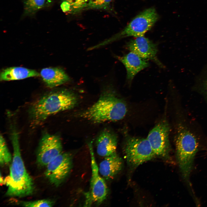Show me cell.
<instances>
[{
	"mask_svg": "<svg viewBox=\"0 0 207 207\" xmlns=\"http://www.w3.org/2000/svg\"><path fill=\"white\" fill-rule=\"evenodd\" d=\"M79 99L72 91L62 89L49 93L35 101L29 110L32 125H39L48 117L57 113L71 109L77 106Z\"/></svg>",
	"mask_w": 207,
	"mask_h": 207,
	"instance_id": "obj_1",
	"label": "cell"
},
{
	"mask_svg": "<svg viewBox=\"0 0 207 207\" xmlns=\"http://www.w3.org/2000/svg\"><path fill=\"white\" fill-rule=\"evenodd\" d=\"M53 0H47V6L50 5Z\"/></svg>",
	"mask_w": 207,
	"mask_h": 207,
	"instance_id": "obj_22",
	"label": "cell"
},
{
	"mask_svg": "<svg viewBox=\"0 0 207 207\" xmlns=\"http://www.w3.org/2000/svg\"><path fill=\"white\" fill-rule=\"evenodd\" d=\"M169 127L165 121L157 124L150 132L147 138L156 156L167 158L170 144L169 139Z\"/></svg>",
	"mask_w": 207,
	"mask_h": 207,
	"instance_id": "obj_9",
	"label": "cell"
},
{
	"mask_svg": "<svg viewBox=\"0 0 207 207\" xmlns=\"http://www.w3.org/2000/svg\"><path fill=\"white\" fill-rule=\"evenodd\" d=\"M40 74L47 86L50 88L62 85L70 80L65 72L58 68H43L41 70Z\"/></svg>",
	"mask_w": 207,
	"mask_h": 207,
	"instance_id": "obj_15",
	"label": "cell"
},
{
	"mask_svg": "<svg viewBox=\"0 0 207 207\" xmlns=\"http://www.w3.org/2000/svg\"><path fill=\"white\" fill-rule=\"evenodd\" d=\"M13 154L10 167L9 175L4 179V184L8 188L6 195L22 197L33 193L34 187L33 180L25 168L21 154L18 135L14 131L12 136Z\"/></svg>",
	"mask_w": 207,
	"mask_h": 207,
	"instance_id": "obj_2",
	"label": "cell"
},
{
	"mask_svg": "<svg viewBox=\"0 0 207 207\" xmlns=\"http://www.w3.org/2000/svg\"><path fill=\"white\" fill-rule=\"evenodd\" d=\"M112 0H88L86 9H108Z\"/></svg>",
	"mask_w": 207,
	"mask_h": 207,
	"instance_id": "obj_21",
	"label": "cell"
},
{
	"mask_svg": "<svg viewBox=\"0 0 207 207\" xmlns=\"http://www.w3.org/2000/svg\"></svg>",
	"mask_w": 207,
	"mask_h": 207,
	"instance_id": "obj_23",
	"label": "cell"
},
{
	"mask_svg": "<svg viewBox=\"0 0 207 207\" xmlns=\"http://www.w3.org/2000/svg\"><path fill=\"white\" fill-rule=\"evenodd\" d=\"M39 74L35 70L22 67H13L3 70L0 75L1 81H9L38 76Z\"/></svg>",
	"mask_w": 207,
	"mask_h": 207,
	"instance_id": "obj_16",
	"label": "cell"
},
{
	"mask_svg": "<svg viewBox=\"0 0 207 207\" xmlns=\"http://www.w3.org/2000/svg\"><path fill=\"white\" fill-rule=\"evenodd\" d=\"M72 156L69 152H62L46 166L45 175L50 183L60 186L70 172L72 166Z\"/></svg>",
	"mask_w": 207,
	"mask_h": 207,
	"instance_id": "obj_7",
	"label": "cell"
},
{
	"mask_svg": "<svg viewBox=\"0 0 207 207\" xmlns=\"http://www.w3.org/2000/svg\"><path fill=\"white\" fill-rule=\"evenodd\" d=\"M116 57L126 68V79L129 83H131L138 72L149 66L148 60L132 51L122 56Z\"/></svg>",
	"mask_w": 207,
	"mask_h": 207,
	"instance_id": "obj_12",
	"label": "cell"
},
{
	"mask_svg": "<svg viewBox=\"0 0 207 207\" xmlns=\"http://www.w3.org/2000/svg\"><path fill=\"white\" fill-rule=\"evenodd\" d=\"M62 152V144L60 137L45 133L40 141L37 150V163L41 166H46Z\"/></svg>",
	"mask_w": 207,
	"mask_h": 207,
	"instance_id": "obj_8",
	"label": "cell"
},
{
	"mask_svg": "<svg viewBox=\"0 0 207 207\" xmlns=\"http://www.w3.org/2000/svg\"><path fill=\"white\" fill-rule=\"evenodd\" d=\"M11 200L12 202H14L16 204L26 207H52L54 205L53 201L48 199L31 201H21L14 199Z\"/></svg>",
	"mask_w": 207,
	"mask_h": 207,
	"instance_id": "obj_19",
	"label": "cell"
},
{
	"mask_svg": "<svg viewBox=\"0 0 207 207\" xmlns=\"http://www.w3.org/2000/svg\"><path fill=\"white\" fill-rule=\"evenodd\" d=\"M177 156L182 175L188 179L193 160L198 150V144L195 137L191 132L183 129L178 134L176 141Z\"/></svg>",
	"mask_w": 207,
	"mask_h": 207,
	"instance_id": "obj_5",
	"label": "cell"
},
{
	"mask_svg": "<svg viewBox=\"0 0 207 207\" xmlns=\"http://www.w3.org/2000/svg\"><path fill=\"white\" fill-rule=\"evenodd\" d=\"M126 46L130 51L142 58L152 61L159 66L163 67L157 57L158 51L156 45L144 35L135 37L127 43Z\"/></svg>",
	"mask_w": 207,
	"mask_h": 207,
	"instance_id": "obj_11",
	"label": "cell"
},
{
	"mask_svg": "<svg viewBox=\"0 0 207 207\" xmlns=\"http://www.w3.org/2000/svg\"><path fill=\"white\" fill-rule=\"evenodd\" d=\"M91 160V175L90 180V194L92 200L101 204L106 199L108 193L107 186L104 179L99 175L92 144L89 145Z\"/></svg>",
	"mask_w": 207,
	"mask_h": 207,
	"instance_id": "obj_10",
	"label": "cell"
},
{
	"mask_svg": "<svg viewBox=\"0 0 207 207\" xmlns=\"http://www.w3.org/2000/svg\"><path fill=\"white\" fill-rule=\"evenodd\" d=\"M127 112L125 103L110 88L106 89L98 100L80 114L81 118L94 123L116 121L122 119Z\"/></svg>",
	"mask_w": 207,
	"mask_h": 207,
	"instance_id": "obj_3",
	"label": "cell"
},
{
	"mask_svg": "<svg viewBox=\"0 0 207 207\" xmlns=\"http://www.w3.org/2000/svg\"><path fill=\"white\" fill-rule=\"evenodd\" d=\"M124 150L128 164L133 168L151 160L156 156L147 138L127 137Z\"/></svg>",
	"mask_w": 207,
	"mask_h": 207,
	"instance_id": "obj_6",
	"label": "cell"
},
{
	"mask_svg": "<svg viewBox=\"0 0 207 207\" xmlns=\"http://www.w3.org/2000/svg\"><path fill=\"white\" fill-rule=\"evenodd\" d=\"M63 8L69 14L78 13L86 9L88 0H62Z\"/></svg>",
	"mask_w": 207,
	"mask_h": 207,
	"instance_id": "obj_17",
	"label": "cell"
},
{
	"mask_svg": "<svg viewBox=\"0 0 207 207\" xmlns=\"http://www.w3.org/2000/svg\"><path fill=\"white\" fill-rule=\"evenodd\" d=\"M24 14L31 16L47 6V0H23Z\"/></svg>",
	"mask_w": 207,
	"mask_h": 207,
	"instance_id": "obj_18",
	"label": "cell"
},
{
	"mask_svg": "<svg viewBox=\"0 0 207 207\" xmlns=\"http://www.w3.org/2000/svg\"><path fill=\"white\" fill-rule=\"evenodd\" d=\"M117 144L115 134L108 129H105L100 133L96 140L97 153L102 157L110 156L116 152Z\"/></svg>",
	"mask_w": 207,
	"mask_h": 207,
	"instance_id": "obj_13",
	"label": "cell"
},
{
	"mask_svg": "<svg viewBox=\"0 0 207 207\" xmlns=\"http://www.w3.org/2000/svg\"><path fill=\"white\" fill-rule=\"evenodd\" d=\"M12 158L2 135L0 139V163L3 166L11 162Z\"/></svg>",
	"mask_w": 207,
	"mask_h": 207,
	"instance_id": "obj_20",
	"label": "cell"
},
{
	"mask_svg": "<svg viewBox=\"0 0 207 207\" xmlns=\"http://www.w3.org/2000/svg\"><path fill=\"white\" fill-rule=\"evenodd\" d=\"M122 165V159L116 152L105 157L99 164V173L106 179H112L121 170Z\"/></svg>",
	"mask_w": 207,
	"mask_h": 207,
	"instance_id": "obj_14",
	"label": "cell"
},
{
	"mask_svg": "<svg viewBox=\"0 0 207 207\" xmlns=\"http://www.w3.org/2000/svg\"><path fill=\"white\" fill-rule=\"evenodd\" d=\"M158 15L154 8L147 9L135 17L122 30L112 37L95 46L100 48L114 41L126 37H136L144 35L154 25Z\"/></svg>",
	"mask_w": 207,
	"mask_h": 207,
	"instance_id": "obj_4",
	"label": "cell"
}]
</instances>
